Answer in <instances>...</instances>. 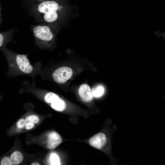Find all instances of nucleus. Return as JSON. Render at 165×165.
Wrapping results in <instances>:
<instances>
[{
    "label": "nucleus",
    "mask_w": 165,
    "mask_h": 165,
    "mask_svg": "<svg viewBox=\"0 0 165 165\" xmlns=\"http://www.w3.org/2000/svg\"><path fill=\"white\" fill-rule=\"evenodd\" d=\"M58 8V3L52 1L43 2L39 5L38 7L40 12L45 13L44 19L48 22H53L57 19L58 15L57 11Z\"/></svg>",
    "instance_id": "f257e3e1"
},
{
    "label": "nucleus",
    "mask_w": 165,
    "mask_h": 165,
    "mask_svg": "<svg viewBox=\"0 0 165 165\" xmlns=\"http://www.w3.org/2000/svg\"><path fill=\"white\" fill-rule=\"evenodd\" d=\"M45 101L50 104L54 110L61 112L65 110L66 104L64 101L55 94L50 92L47 93L44 97Z\"/></svg>",
    "instance_id": "f03ea898"
},
{
    "label": "nucleus",
    "mask_w": 165,
    "mask_h": 165,
    "mask_svg": "<svg viewBox=\"0 0 165 165\" xmlns=\"http://www.w3.org/2000/svg\"><path fill=\"white\" fill-rule=\"evenodd\" d=\"M72 69L67 67H62L56 69L53 74V77L57 82L62 84L65 82L72 77Z\"/></svg>",
    "instance_id": "7ed1b4c3"
},
{
    "label": "nucleus",
    "mask_w": 165,
    "mask_h": 165,
    "mask_svg": "<svg viewBox=\"0 0 165 165\" xmlns=\"http://www.w3.org/2000/svg\"><path fill=\"white\" fill-rule=\"evenodd\" d=\"M34 34L36 38L45 41L51 40L53 37L50 28L46 26H36L34 29Z\"/></svg>",
    "instance_id": "20e7f679"
},
{
    "label": "nucleus",
    "mask_w": 165,
    "mask_h": 165,
    "mask_svg": "<svg viewBox=\"0 0 165 165\" xmlns=\"http://www.w3.org/2000/svg\"><path fill=\"white\" fill-rule=\"evenodd\" d=\"M16 61L20 70L23 72L29 74L33 70V67L25 55L19 54L16 57Z\"/></svg>",
    "instance_id": "39448f33"
},
{
    "label": "nucleus",
    "mask_w": 165,
    "mask_h": 165,
    "mask_svg": "<svg viewBox=\"0 0 165 165\" xmlns=\"http://www.w3.org/2000/svg\"><path fill=\"white\" fill-rule=\"evenodd\" d=\"M24 159L22 154L19 151L13 152L9 156L4 157L0 161L1 165H16L21 163Z\"/></svg>",
    "instance_id": "423d86ee"
},
{
    "label": "nucleus",
    "mask_w": 165,
    "mask_h": 165,
    "mask_svg": "<svg viewBox=\"0 0 165 165\" xmlns=\"http://www.w3.org/2000/svg\"><path fill=\"white\" fill-rule=\"evenodd\" d=\"M107 141L105 134L99 133L92 137L90 140V145L98 149H101L105 145Z\"/></svg>",
    "instance_id": "0eeeda50"
},
{
    "label": "nucleus",
    "mask_w": 165,
    "mask_h": 165,
    "mask_svg": "<svg viewBox=\"0 0 165 165\" xmlns=\"http://www.w3.org/2000/svg\"><path fill=\"white\" fill-rule=\"evenodd\" d=\"M61 136L56 132H52L48 135L47 147L50 149H53L58 146L62 142Z\"/></svg>",
    "instance_id": "6e6552de"
},
{
    "label": "nucleus",
    "mask_w": 165,
    "mask_h": 165,
    "mask_svg": "<svg viewBox=\"0 0 165 165\" xmlns=\"http://www.w3.org/2000/svg\"><path fill=\"white\" fill-rule=\"evenodd\" d=\"M79 94L82 99L86 102H89L93 99L91 90L88 85H81L79 89Z\"/></svg>",
    "instance_id": "1a4fd4ad"
},
{
    "label": "nucleus",
    "mask_w": 165,
    "mask_h": 165,
    "mask_svg": "<svg viewBox=\"0 0 165 165\" xmlns=\"http://www.w3.org/2000/svg\"><path fill=\"white\" fill-rule=\"evenodd\" d=\"M91 92L93 96L96 98L100 97L104 94L105 89L102 86L99 85L93 88Z\"/></svg>",
    "instance_id": "9d476101"
},
{
    "label": "nucleus",
    "mask_w": 165,
    "mask_h": 165,
    "mask_svg": "<svg viewBox=\"0 0 165 165\" xmlns=\"http://www.w3.org/2000/svg\"><path fill=\"white\" fill-rule=\"evenodd\" d=\"M50 161L51 165H59L61 164L59 157L55 153H52L50 154Z\"/></svg>",
    "instance_id": "9b49d317"
},
{
    "label": "nucleus",
    "mask_w": 165,
    "mask_h": 165,
    "mask_svg": "<svg viewBox=\"0 0 165 165\" xmlns=\"http://www.w3.org/2000/svg\"><path fill=\"white\" fill-rule=\"evenodd\" d=\"M26 120L27 122H31L36 124L38 123L39 119L37 116L32 115L27 117L26 118Z\"/></svg>",
    "instance_id": "f8f14e48"
},
{
    "label": "nucleus",
    "mask_w": 165,
    "mask_h": 165,
    "mask_svg": "<svg viewBox=\"0 0 165 165\" xmlns=\"http://www.w3.org/2000/svg\"><path fill=\"white\" fill-rule=\"evenodd\" d=\"M27 121L24 119H20L17 123V127L19 128H23L27 123Z\"/></svg>",
    "instance_id": "ddd939ff"
},
{
    "label": "nucleus",
    "mask_w": 165,
    "mask_h": 165,
    "mask_svg": "<svg viewBox=\"0 0 165 165\" xmlns=\"http://www.w3.org/2000/svg\"><path fill=\"white\" fill-rule=\"evenodd\" d=\"M34 124L31 122H29L27 123L25 126V128L27 130H30L34 127Z\"/></svg>",
    "instance_id": "4468645a"
},
{
    "label": "nucleus",
    "mask_w": 165,
    "mask_h": 165,
    "mask_svg": "<svg viewBox=\"0 0 165 165\" xmlns=\"http://www.w3.org/2000/svg\"><path fill=\"white\" fill-rule=\"evenodd\" d=\"M4 35L1 33H0V48L3 45L4 40Z\"/></svg>",
    "instance_id": "2eb2a0df"
},
{
    "label": "nucleus",
    "mask_w": 165,
    "mask_h": 165,
    "mask_svg": "<svg viewBox=\"0 0 165 165\" xmlns=\"http://www.w3.org/2000/svg\"><path fill=\"white\" fill-rule=\"evenodd\" d=\"M32 165H39L40 164L37 162H34L31 164Z\"/></svg>",
    "instance_id": "dca6fc26"
},
{
    "label": "nucleus",
    "mask_w": 165,
    "mask_h": 165,
    "mask_svg": "<svg viewBox=\"0 0 165 165\" xmlns=\"http://www.w3.org/2000/svg\"><path fill=\"white\" fill-rule=\"evenodd\" d=\"M0 16H0V20H1V18H0Z\"/></svg>",
    "instance_id": "f3484780"
},
{
    "label": "nucleus",
    "mask_w": 165,
    "mask_h": 165,
    "mask_svg": "<svg viewBox=\"0 0 165 165\" xmlns=\"http://www.w3.org/2000/svg\"><path fill=\"white\" fill-rule=\"evenodd\" d=\"M39 0V1H43V0Z\"/></svg>",
    "instance_id": "a211bd4d"
}]
</instances>
